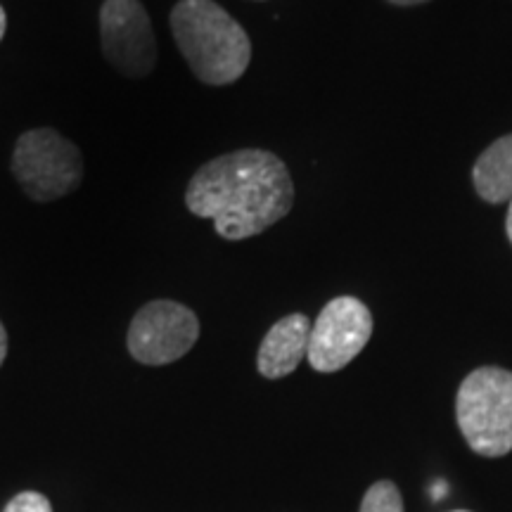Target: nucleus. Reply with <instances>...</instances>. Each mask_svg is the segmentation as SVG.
I'll list each match as a JSON object with an SVG mask.
<instances>
[{"label":"nucleus","mask_w":512,"mask_h":512,"mask_svg":"<svg viewBox=\"0 0 512 512\" xmlns=\"http://www.w3.org/2000/svg\"><path fill=\"white\" fill-rule=\"evenodd\" d=\"M294 183L283 159L268 150H238L211 159L190 178L185 207L214 221L223 240L264 233L292 211Z\"/></svg>","instance_id":"obj_1"},{"label":"nucleus","mask_w":512,"mask_h":512,"mask_svg":"<svg viewBox=\"0 0 512 512\" xmlns=\"http://www.w3.org/2000/svg\"><path fill=\"white\" fill-rule=\"evenodd\" d=\"M171 31L192 74L207 86H228L247 72L252 43L235 17L214 0H181L171 10Z\"/></svg>","instance_id":"obj_2"},{"label":"nucleus","mask_w":512,"mask_h":512,"mask_svg":"<svg viewBox=\"0 0 512 512\" xmlns=\"http://www.w3.org/2000/svg\"><path fill=\"white\" fill-rule=\"evenodd\" d=\"M456 420L467 446L482 458L512 451V373L498 366L472 370L456 394Z\"/></svg>","instance_id":"obj_3"},{"label":"nucleus","mask_w":512,"mask_h":512,"mask_svg":"<svg viewBox=\"0 0 512 512\" xmlns=\"http://www.w3.org/2000/svg\"><path fill=\"white\" fill-rule=\"evenodd\" d=\"M12 176L34 202H55L81 185L83 157L55 128H31L12 150Z\"/></svg>","instance_id":"obj_4"},{"label":"nucleus","mask_w":512,"mask_h":512,"mask_svg":"<svg viewBox=\"0 0 512 512\" xmlns=\"http://www.w3.org/2000/svg\"><path fill=\"white\" fill-rule=\"evenodd\" d=\"M197 339L200 320L195 311L174 299H155L133 316L126 347L143 366H169L188 354Z\"/></svg>","instance_id":"obj_5"},{"label":"nucleus","mask_w":512,"mask_h":512,"mask_svg":"<svg viewBox=\"0 0 512 512\" xmlns=\"http://www.w3.org/2000/svg\"><path fill=\"white\" fill-rule=\"evenodd\" d=\"M373 337V313L361 299L335 297L311 325L309 358L316 373H337L366 349Z\"/></svg>","instance_id":"obj_6"},{"label":"nucleus","mask_w":512,"mask_h":512,"mask_svg":"<svg viewBox=\"0 0 512 512\" xmlns=\"http://www.w3.org/2000/svg\"><path fill=\"white\" fill-rule=\"evenodd\" d=\"M105 60L119 74L143 79L157 64V41L150 15L140 0H105L100 8Z\"/></svg>","instance_id":"obj_7"},{"label":"nucleus","mask_w":512,"mask_h":512,"mask_svg":"<svg viewBox=\"0 0 512 512\" xmlns=\"http://www.w3.org/2000/svg\"><path fill=\"white\" fill-rule=\"evenodd\" d=\"M311 325L309 316L304 313H290V316L280 318L266 332L259 354H256L259 375L266 380H280V377L292 375L309 351Z\"/></svg>","instance_id":"obj_8"},{"label":"nucleus","mask_w":512,"mask_h":512,"mask_svg":"<svg viewBox=\"0 0 512 512\" xmlns=\"http://www.w3.org/2000/svg\"><path fill=\"white\" fill-rule=\"evenodd\" d=\"M477 195L489 204L512 200V133L491 143L472 166Z\"/></svg>","instance_id":"obj_9"},{"label":"nucleus","mask_w":512,"mask_h":512,"mask_svg":"<svg viewBox=\"0 0 512 512\" xmlns=\"http://www.w3.org/2000/svg\"><path fill=\"white\" fill-rule=\"evenodd\" d=\"M358 512H406L399 486L392 479H380L363 496Z\"/></svg>","instance_id":"obj_10"},{"label":"nucleus","mask_w":512,"mask_h":512,"mask_svg":"<svg viewBox=\"0 0 512 512\" xmlns=\"http://www.w3.org/2000/svg\"><path fill=\"white\" fill-rule=\"evenodd\" d=\"M3 512H53V503L38 491H22L5 505Z\"/></svg>","instance_id":"obj_11"},{"label":"nucleus","mask_w":512,"mask_h":512,"mask_svg":"<svg viewBox=\"0 0 512 512\" xmlns=\"http://www.w3.org/2000/svg\"><path fill=\"white\" fill-rule=\"evenodd\" d=\"M5 356H8V332H5V325L0 323V366L5 363Z\"/></svg>","instance_id":"obj_12"},{"label":"nucleus","mask_w":512,"mask_h":512,"mask_svg":"<svg viewBox=\"0 0 512 512\" xmlns=\"http://www.w3.org/2000/svg\"><path fill=\"white\" fill-rule=\"evenodd\" d=\"M5 29H8V17H5V10H3V5H0V41H3V36H5Z\"/></svg>","instance_id":"obj_13"},{"label":"nucleus","mask_w":512,"mask_h":512,"mask_svg":"<svg viewBox=\"0 0 512 512\" xmlns=\"http://www.w3.org/2000/svg\"><path fill=\"white\" fill-rule=\"evenodd\" d=\"M505 233H508V240L512 242V200L508 202V221H505Z\"/></svg>","instance_id":"obj_14"},{"label":"nucleus","mask_w":512,"mask_h":512,"mask_svg":"<svg viewBox=\"0 0 512 512\" xmlns=\"http://www.w3.org/2000/svg\"><path fill=\"white\" fill-rule=\"evenodd\" d=\"M389 3L403 5V8H406V5H420V3H427V0H389Z\"/></svg>","instance_id":"obj_15"},{"label":"nucleus","mask_w":512,"mask_h":512,"mask_svg":"<svg viewBox=\"0 0 512 512\" xmlns=\"http://www.w3.org/2000/svg\"><path fill=\"white\" fill-rule=\"evenodd\" d=\"M451 512H472V510H451Z\"/></svg>","instance_id":"obj_16"}]
</instances>
